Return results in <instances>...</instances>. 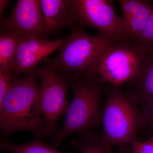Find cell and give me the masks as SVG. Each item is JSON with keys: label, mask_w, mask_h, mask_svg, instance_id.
Segmentation results:
<instances>
[{"label": "cell", "mask_w": 153, "mask_h": 153, "mask_svg": "<svg viewBox=\"0 0 153 153\" xmlns=\"http://www.w3.org/2000/svg\"><path fill=\"white\" fill-rule=\"evenodd\" d=\"M38 80L33 71L18 76L0 102V128L4 137L21 131L47 137L40 109Z\"/></svg>", "instance_id": "obj_1"}, {"label": "cell", "mask_w": 153, "mask_h": 153, "mask_svg": "<svg viewBox=\"0 0 153 153\" xmlns=\"http://www.w3.org/2000/svg\"><path fill=\"white\" fill-rule=\"evenodd\" d=\"M103 83L97 73L71 74L69 85L73 89V99L64 123L52 140L53 148L60 147L71 134L86 132L101 124Z\"/></svg>", "instance_id": "obj_2"}, {"label": "cell", "mask_w": 153, "mask_h": 153, "mask_svg": "<svg viewBox=\"0 0 153 153\" xmlns=\"http://www.w3.org/2000/svg\"><path fill=\"white\" fill-rule=\"evenodd\" d=\"M132 94L113 87L107 90L103 105L101 136L110 146L120 147L137 140L139 131L144 127L142 111Z\"/></svg>", "instance_id": "obj_3"}, {"label": "cell", "mask_w": 153, "mask_h": 153, "mask_svg": "<svg viewBox=\"0 0 153 153\" xmlns=\"http://www.w3.org/2000/svg\"><path fill=\"white\" fill-rule=\"evenodd\" d=\"M72 31L64 38L58 55L45 60L44 65L63 74L97 73V66L102 55L115 42L99 33L91 36L81 30Z\"/></svg>", "instance_id": "obj_4"}, {"label": "cell", "mask_w": 153, "mask_h": 153, "mask_svg": "<svg viewBox=\"0 0 153 153\" xmlns=\"http://www.w3.org/2000/svg\"><path fill=\"white\" fill-rule=\"evenodd\" d=\"M146 53L133 43L115 42L102 55L97 73L102 82L113 87L132 83L139 74Z\"/></svg>", "instance_id": "obj_5"}, {"label": "cell", "mask_w": 153, "mask_h": 153, "mask_svg": "<svg viewBox=\"0 0 153 153\" xmlns=\"http://www.w3.org/2000/svg\"><path fill=\"white\" fill-rule=\"evenodd\" d=\"M33 71L40 81L39 103L47 137L56 132L57 121L68 109L66 93L71 74L59 73L44 65Z\"/></svg>", "instance_id": "obj_6"}, {"label": "cell", "mask_w": 153, "mask_h": 153, "mask_svg": "<svg viewBox=\"0 0 153 153\" xmlns=\"http://www.w3.org/2000/svg\"><path fill=\"white\" fill-rule=\"evenodd\" d=\"M77 23L72 29L89 26L115 42H129L124 23L110 0H74Z\"/></svg>", "instance_id": "obj_7"}, {"label": "cell", "mask_w": 153, "mask_h": 153, "mask_svg": "<svg viewBox=\"0 0 153 153\" xmlns=\"http://www.w3.org/2000/svg\"><path fill=\"white\" fill-rule=\"evenodd\" d=\"M1 29V32L44 39L45 25L40 1H17L9 16L2 19Z\"/></svg>", "instance_id": "obj_8"}, {"label": "cell", "mask_w": 153, "mask_h": 153, "mask_svg": "<svg viewBox=\"0 0 153 153\" xmlns=\"http://www.w3.org/2000/svg\"><path fill=\"white\" fill-rule=\"evenodd\" d=\"M64 38L47 41L33 37L21 36L13 65V71L16 76L28 73L49 55L60 49Z\"/></svg>", "instance_id": "obj_9"}, {"label": "cell", "mask_w": 153, "mask_h": 153, "mask_svg": "<svg viewBox=\"0 0 153 153\" xmlns=\"http://www.w3.org/2000/svg\"><path fill=\"white\" fill-rule=\"evenodd\" d=\"M46 37L77 23L74 0H41Z\"/></svg>", "instance_id": "obj_10"}, {"label": "cell", "mask_w": 153, "mask_h": 153, "mask_svg": "<svg viewBox=\"0 0 153 153\" xmlns=\"http://www.w3.org/2000/svg\"><path fill=\"white\" fill-rule=\"evenodd\" d=\"M121 18L130 42L134 44L153 12V4L146 0H119Z\"/></svg>", "instance_id": "obj_11"}, {"label": "cell", "mask_w": 153, "mask_h": 153, "mask_svg": "<svg viewBox=\"0 0 153 153\" xmlns=\"http://www.w3.org/2000/svg\"><path fill=\"white\" fill-rule=\"evenodd\" d=\"M132 84L133 94L138 102L145 104L153 98V51L146 52L137 77Z\"/></svg>", "instance_id": "obj_12"}, {"label": "cell", "mask_w": 153, "mask_h": 153, "mask_svg": "<svg viewBox=\"0 0 153 153\" xmlns=\"http://www.w3.org/2000/svg\"><path fill=\"white\" fill-rule=\"evenodd\" d=\"M21 36L13 32H1L0 68L13 69Z\"/></svg>", "instance_id": "obj_13"}, {"label": "cell", "mask_w": 153, "mask_h": 153, "mask_svg": "<svg viewBox=\"0 0 153 153\" xmlns=\"http://www.w3.org/2000/svg\"><path fill=\"white\" fill-rule=\"evenodd\" d=\"M79 135L73 143L80 153H115L113 147L104 142L101 135L90 131Z\"/></svg>", "instance_id": "obj_14"}, {"label": "cell", "mask_w": 153, "mask_h": 153, "mask_svg": "<svg viewBox=\"0 0 153 153\" xmlns=\"http://www.w3.org/2000/svg\"><path fill=\"white\" fill-rule=\"evenodd\" d=\"M0 147L2 149L10 151L13 153H74L62 152L38 140L22 145L14 144L2 140L0 142Z\"/></svg>", "instance_id": "obj_15"}, {"label": "cell", "mask_w": 153, "mask_h": 153, "mask_svg": "<svg viewBox=\"0 0 153 153\" xmlns=\"http://www.w3.org/2000/svg\"><path fill=\"white\" fill-rule=\"evenodd\" d=\"M134 44L144 52L153 51V12Z\"/></svg>", "instance_id": "obj_16"}, {"label": "cell", "mask_w": 153, "mask_h": 153, "mask_svg": "<svg viewBox=\"0 0 153 153\" xmlns=\"http://www.w3.org/2000/svg\"><path fill=\"white\" fill-rule=\"evenodd\" d=\"M16 77L13 69L0 68V102L2 100Z\"/></svg>", "instance_id": "obj_17"}, {"label": "cell", "mask_w": 153, "mask_h": 153, "mask_svg": "<svg viewBox=\"0 0 153 153\" xmlns=\"http://www.w3.org/2000/svg\"><path fill=\"white\" fill-rule=\"evenodd\" d=\"M130 145L132 153H153V136L144 141L136 140Z\"/></svg>", "instance_id": "obj_18"}, {"label": "cell", "mask_w": 153, "mask_h": 153, "mask_svg": "<svg viewBox=\"0 0 153 153\" xmlns=\"http://www.w3.org/2000/svg\"><path fill=\"white\" fill-rule=\"evenodd\" d=\"M142 113L144 122V128L149 131L153 134V98L145 103Z\"/></svg>", "instance_id": "obj_19"}, {"label": "cell", "mask_w": 153, "mask_h": 153, "mask_svg": "<svg viewBox=\"0 0 153 153\" xmlns=\"http://www.w3.org/2000/svg\"><path fill=\"white\" fill-rule=\"evenodd\" d=\"M9 7V1L8 0H0V17L2 18L6 9Z\"/></svg>", "instance_id": "obj_20"}, {"label": "cell", "mask_w": 153, "mask_h": 153, "mask_svg": "<svg viewBox=\"0 0 153 153\" xmlns=\"http://www.w3.org/2000/svg\"><path fill=\"white\" fill-rule=\"evenodd\" d=\"M120 153H132L131 149L130 146H127L120 147Z\"/></svg>", "instance_id": "obj_21"}]
</instances>
